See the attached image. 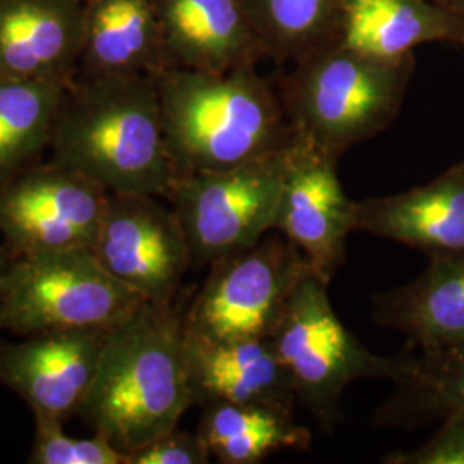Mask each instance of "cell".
I'll return each mask as SVG.
<instances>
[{"label":"cell","instance_id":"29","mask_svg":"<svg viewBox=\"0 0 464 464\" xmlns=\"http://www.w3.org/2000/svg\"><path fill=\"white\" fill-rule=\"evenodd\" d=\"M82 2H88V0H82Z\"/></svg>","mask_w":464,"mask_h":464},{"label":"cell","instance_id":"27","mask_svg":"<svg viewBox=\"0 0 464 464\" xmlns=\"http://www.w3.org/2000/svg\"><path fill=\"white\" fill-rule=\"evenodd\" d=\"M9 260H11L9 251H7L5 246L0 243V298H2V282H4V274H5V270H7Z\"/></svg>","mask_w":464,"mask_h":464},{"label":"cell","instance_id":"3","mask_svg":"<svg viewBox=\"0 0 464 464\" xmlns=\"http://www.w3.org/2000/svg\"><path fill=\"white\" fill-rule=\"evenodd\" d=\"M157 88L176 181L279 153L295 138L276 83L256 66L170 67L157 76Z\"/></svg>","mask_w":464,"mask_h":464},{"label":"cell","instance_id":"23","mask_svg":"<svg viewBox=\"0 0 464 464\" xmlns=\"http://www.w3.org/2000/svg\"><path fill=\"white\" fill-rule=\"evenodd\" d=\"M398 394L383 406L385 423H416L464 408V343L406 356Z\"/></svg>","mask_w":464,"mask_h":464},{"label":"cell","instance_id":"20","mask_svg":"<svg viewBox=\"0 0 464 464\" xmlns=\"http://www.w3.org/2000/svg\"><path fill=\"white\" fill-rule=\"evenodd\" d=\"M201 410L197 431L217 463L258 464L274 452L312 444L308 429L285 410L234 402H208Z\"/></svg>","mask_w":464,"mask_h":464},{"label":"cell","instance_id":"14","mask_svg":"<svg viewBox=\"0 0 464 464\" xmlns=\"http://www.w3.org/2000/svg\"><path fill=\"white\" fill-rule=\"evenodd\" d=\"M354 232L396 241L429 256L464 255V160L430 183L356 201Z\"/></svg>","mask_w":464,"mask_h":464},{"label":"cell","instance_id":"21","mask_svg":"<svg viewBox=\"0 0 464 464\" xmlns=\"http://www.w3.org/2000/svg\"><path fill=\"white\" fill-rule=\"evenodd\" d=\"M66 86L0 76V184L42 162Z\"/></svg>","mask_w":464,"mask_h":464},{"label":"cell","instance_id":"2","mask_svg":"<svg viewBox=\"0 0 464 464\" xmlns=\"http://www.w3.org/2000/svg\"><path fill=\"white\" fill-rule=\"evenodd\" d=\"M191 406L183 314L147 301L109 332L78 416L130 456L178 429Z\"/></svg>","mask_w":464,"mask_h":464},{"label":"cell","instance_id":"26","mask_svg":"<svg viewBox=\"0 0 464 464\" xmlns=\"http://www.w3.org/2000/svg\"><path fill=\"white\" fill-rule=\"evenodd\" d=\"M210 459L212 456L198 431L191 433L178 427L134 450L128 456V464H207Z\"/></svg>","mask_w":464,"mask_h":464},{"label":"cell","instance_id":"1","mask_svg":"<svg viewBox=\"0 0 464 464\" xmlns=\"http://www.w3.org/2000/svg\"><path fill=\"white\" fill-rule=\"evenodd\" d=\"M50 162L109 193L167 199L176 183L157 76H76L53 119Z\"/></svg>","mask_w":464,"mask_h":464},{"label":"cell","instance_id":"19","mask_svg":"<svg viewBox=\"0 0 464 464\" xmlns=\"http://www.w3.org/2000/svg\"><path fill=\"white\" fill-rule=\"evenodd\" d=\"M433 42L464 49V16L435 0H346L335 40L381 59H401Z\"/></svg>","mask_w":464,"mask_h":464},{"label":"cell","instance_id":"22","mask_svg":"<svg viewBox=\"0 0 464 464\" xmlns=\"http://www.w3.org/2000/svg\"><path fill=\"white\" fill-rule=\"evenodd\" d=\"M266 59L295 63L335 44L346 0H241Z\"/></svg>","mask_w":464,"mask_h":464},{"label":"cell","instance_id":"7","mask_svg":"<svg viewBox=\"0 0 464 464\" xmlns=\"http://www.w3.org/2000/svg\"><path fill=\"white\" fill-rule=\"evenodd\" d=\"M312 272L293 243L270 231L256 245L208 266L183 312L184 331L210 341L268 339L299 282Z\"/></svg>","mask_w":464,"mask_h":464},{"label":"cell","instance_id":"9","mask_svg":"<svg viewBox=\"0 0 464 464\" xmlns=\"http://www.w3.org/2000/svg\"><path fill=\"white\" fill-rule=\"evenodd\" d=\"M109 195L83 174L42 160L0 184V243L11 256L92 248Z\"/></svg>","mask_w":464,"mask_h":464},{"label":"cell","instance_id":"6","mask_svg":"<svg viewBox=\"0 0 464 464\" xmlns=\"http://www.w3.org/2000/svg\"><path fill=\"white\" fill-rule=\"evenodd\" d=\"M329 284L308 274L287 301L270 343L293 389L316 421L331 431L341 418V398L360 379H401L406 356L372 353L335 314Z\"/></svg>","mask_w":464,"mask_h":464},{"label":"cell","instance_id":"13","mask_svg":"<svg viewBox=\"0 0 464 464\" xmlns=\"http://www.w3.org/2000/svg\"><path fill=\"white\" fill-rule=\"evenodd\" d=\"M83 36L82 0H0V76L69 84Z\"/></svg>","mask_w":464,"mask_h":464},{"label":"cell","instance_id":"16","mask_svg":"<svg viewBox=\"0 0 464 464\" xmlns=\"http://www.w3.org/2000/svg\"><path fill=\"white\" fill-rule=\"evenodd\" d=\"M170 67L226 72L266 59L241 0H153Z\"/></svg>","mask_w":464,"mask_h":464},{"label":"cell","instance_id":"25","mask_svg":"<svg viewBox=\"0 0 464 464\" xmlns=\"http://www.w3.org/2000/svg\"><path fill=\"white\" fill-rule=\"evenodd\" d=\"M442 427L413 450L387 456V464H464V408L442 416Z\"/></svg>","mask_w":464,"mask_h":464},{"label":"cell","instance_id":"28","mask_svg":"<svg viewBox=\"0 0 464 464\" xmlns=\"http://www.w3.org/2000/svg\"><path fill=\"white\" fill-rule=\"evenodd\" d=\"M435 2L464 16V0H435Z\"/></svg>","mask_w":464,"mask_h":464},{"label":"cell","instance_id":"8","mask_svg":"<svg viewBox=\"0 0 464 464\" xmlns=\"http://www.w3.org/2000/svg\"><path fill=\"white\" fill-rule=\"evenodd\" d=\"M287 149L243 166L178 179L169 205L183 226L193 266H208L274 229Z\"/></svg>","mask_w":464,"mask_h":464},{"label":"cell","instance_id":"15","mask_svg":"<svg viewBox=\"0 0 464 464\" xmlns=\"http://www.w3.org/2000/svg\"><path fill=\"white\" fill-rule=\"evenodd\" d=\"M193 401L264 404L291 411L298 402L270 339L210 341L184 331Z\"/></svg>","mask_w":464,"mask_h":464},{"label":"cell","instance_id":"10","mask_svg":"<svg viewBox=\"0 0 464 464\" xmlns=\"http://www.w3.org/2000/svg\"><path fill=\"white\" fill-rule=\"evenodd\" d=\"M160 199L111 193L90 249L134 293L151 303H170L193 262L179 218Z\"/></svg>","mask_w":464,"mask_h":464},{"label":"cell","instance_id":"17","mask_svg":"<svg viewBox=\"0 0 464 464\" xmlns=\"http://www.w3.org/2000/svg\"><path fill=\"white\" fill-rule=\"evenodd\" d=\"M170 69L153 0L84 2L83 50L76 76H159Z\"/></svg>","mask_w":464,"mask_h":464},{"label":"cell","instance_id":"11","mask_svg":"<svg viewBox=\"0 0 464 464\" xmlns=\"http://www.w3.org/2000/svg\"><path fill=\"white\" fill-rule=\"evenodd\" d=\"M339 159L295 133L272 231L301 251L318 279L331 284L346 260L356 201L337 176Z\"/></svg>","mask_w":464,"mask_h":464},{"label":"cell","instance_id":"18","mask_svg":"<svg viewBox=\"0 0 464 464\" xmlns=\"http://www.w3.org/2000/svg\"><path fill=\"white\" fill-rule=\"evenodd\" d=\"M375 320L420 351L464 343V255L430 256L411 282L375 298Z\"/></svg>","mask_w":464,"mask_h":464},{"label":"cell","instance_id":"24","mask_svg":"<svg viewBox=\"0 0 464 464\" xmlns=\"http://www.w3.org/2000/svg\"><path fill=\"white\" fill-rule=\"evenodd\" d=\"M34 416V446L28 463L128 464V456L103 435L72 437L64 431L63 420L42 413Z\"/></svg>","mask_w":464,"mask_h":464},{"label":"cell","instance_id":"12","mask_svg":"<svg viewBox=\"0 0 464 464\" xmlns=\"http://www.w3.org/2000/svg\"><path fill=\"white\" fill-rule=\"evenodd\" d=\"M111 331L55 332L0 343V385L34 413L78 416Z\"/></svg>","mask_w":464,"mask_h":464},{"label":"cell","instance_id":"5","mask_svg":"<svg viewBox=\"0 0 464 464\" xmlns=\"http://www.w3.org/2000/svg\"><path fill=\"white\" fill-rule=\"evenodd\" d=\"M143 303L90 248L11 256L2 282L0 331L19 337L112 331Z\"/></svg>","mask_w":464,"mask_h":464},{"label":"cell","instance_id":"4","mask_svg":"<svg viewBox=\"0 0 464 464\" xmlns=\"http://www.w3.org/2000/svg\"><path fill=\"white\" fill-rule=\"evenodd\" d=\"M415 64L413 53L381 59L331 44L295 61L276 88L295 133L341 159L394 122Z\"/></svg>","mask_w":464,"mask_h":464}]
</instances>
